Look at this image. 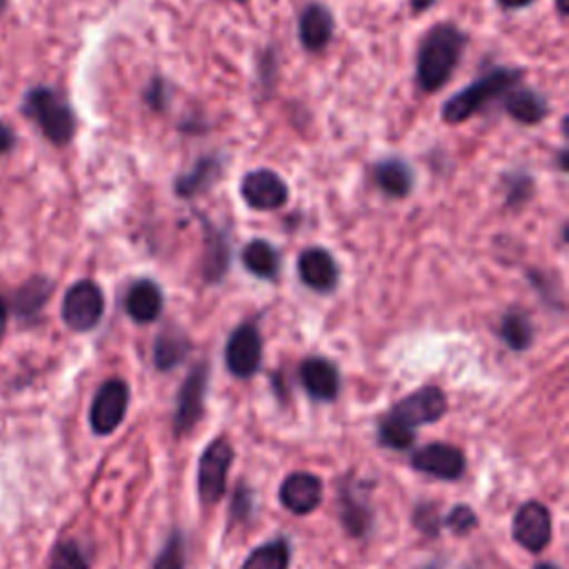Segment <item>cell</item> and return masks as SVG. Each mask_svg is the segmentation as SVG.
<instances>
[{
    "mask_svg": "<svg viewBox=\"0 0 569 569\" xmlns=\"http://www.w3.org/2000/svg\"><path fill=\"white\" fill-rule=\"evenodd\" d=\"M467 44V33L453 22L433 24L420 40L416 78L422 91L436 93L456 71Z\"/></svg>",
    "mask_w": 569,
    "mask_h": 569,
    "instance_id": "obj_1",
    "label": "cell"
},
{
    "mask_svg": "<svg viewBox=\"0 0 569 569\" xmlns=\"http://www.w3.org/2000/svg\"><path fill=\"white\" fill-rule=\"evenodd\" d=\"M522 71L513 67H496L478 76L471 84L456 91L440 109V116L447 124H460L469 120L476 111L487 107L491 100L502 98L520 80Z\"/></svg>",
    "mask_w": 569,
    "mask_h": 569,
    "instance_id": "obj_2",
    "label": "cell"
},
{
    "mask_svg": "<svg viewBox=\"0 0 569 569\" xmlns=\"http://www.w3.org/2000/svg\"><path fill=\"white\" fill-rule=\"evenodd\" d=\"M20 109H22L24 118H29L31 122L38 124V129L51 144L62 147V144L71 142L78 120H76L71 104L56 89L44 87V84L31 87L24 93Z\"/></svg>",
    "mask_w": 569,
    "mask_h": 569,
    "instance_id": "obj_3",
    "label": "cell"
},
{
    "mask_svg": "<svg viewBox=\"0 0 569 569\" xmlns=\"http://www.w3.org/2000/svg\"><path fill=\"white\" fill-rule=\"evenodd\" d=\"M62 320L71 331H91L104 313V293L93 280L73 282L62 298Z\"/></svg>",
    "mask_w": 569,
    "mask_h": 569,
    "instance_id": "obj_4",
    "label": "cell"
},
{
    "mask_svg": "<svg viewBox=\"0 0 569 569\" xmlns=\"http://www.w3.org/2000/svg\"><path fill=\"white\" fill-rule=\"evenodd\" d=\"M233 460V449L224 438L207 445L198 462V493L204 505H216L227 489V471Z\"/></svg>",
    "mask_w": 569,
    "mask_h": 569,
    "instance_id": "obj_5",
    "label": "cell"
},
{
    "mask_svg": "<svg viewBox=\"0 0 569 569\" xmlns=\"http://www.w3.org/2000/svg\"><path fill=\"white\" fill-rule=\"evenodd\" d=\"M207 382H209V365L198 362L189 371V376L184 378V382L178 391V402H176V413H173L176 436L189 433L196 427V422L202 418Z\"/></svg>",
    "mask_w": 569,
    "mask_h": 569,
    "instance_id": "obj_6",
    "label": "cell"
},
{
    "mask_svg": "<svg viewBox=\"0 0 569 569\" xmlns=\"http://www.w3.org/2000/svg\"><path fill=\"white\" fill-rule=\"evenodd\" d=\"M129 405V387L120 378H111L100 385V389L93 396L91 409H89V422L91 429L98 436H107L116 431V427L122 422Z\"/></svg>",
    "mask_w": 569,
    "mask_h": 569,
    "instance_id": "obj_7",
    "label": "cell"
},
{
    "mask_svg": "<svg viewBox=\"0 0 569 569\" xmlns=\"http://www.w3.org/2000/svg\"><path fill=\"white\" fill-rule=\"evenodd\" d=\"M262 360V338L253 322H242L231 331L224 345V365L236 378H249Z\"/></svg>",
    "mask_w": 569,
    "mask_h": 569,
    "instance_id": "obj_8",
    "label": "cell"
},
{
    "mask_svg": "<svg viewBox=\"0 0 569 569\" xmlns=\"http://www.w3.org/2000/svg\"><path fill=\"white\" fill-rule=\"evenodd\" d=\"M240 196L256 211H273L289 200V189L276 171L253 169L242 176Z\"/></svg>",
    "mask_w": 569,
    "mask_h": 569,
    "instance_id": "obj_9",
    "label": "cell"
},
{
    "mask_svg": "<svg viewBox=\"0 0 569 569\" xmlns=\"http://www.w3.org/2000/svg\"><path fill=\"white\" fill-rule=\"evenodd\" d=\"M447 411V398L438 387H422L402 400H398L389 409V418L398 420L400 425L409 427L416 431L418 425L422 422H433Z\"/></svg>",
    "mask_w": 569,
    "mask_h": 569,
    "instance_id": "obj_10",
    "label": "cell"
},
{
    "mask_svg": "<svg viewBox=\"0 0 569 569\" xmlns=\"http://www.w3.org/2000/svg\"><path fill=\"white\" fill-rule=\"evenodd\" d=\"M513 540L527 551H542L551 540V516L542 502L529 500L518 507L511 522Z\"/></svg>",
    "mask_w": 569,
    "mask_h": 569,
    "instance_id": "obj_11",
    "label": "cell"
},
{
    "mask_svg": "<svg viewBox=\"0 0 569 569\" xmlns=\"http://www.w3.org/2000/svg\"><path fill=\"white\" fill-rule=\"evenodd\" d=\"M411 467L416 471L442 478V480H458L465 471V456L458 447L447 442H431L420 447L411 456Z\"/></svg>",
    "mask_w": 569,
    "mask_h": 569,
    "instance_id": "obj_12",
    "label": "cell"
},
{
    "mask_svg": "<svg viewBox=\"0 0 569 569\" xmlns=\"http://www.w3.org/2000/svg\"><path fill=\"white\" fill-rule=\"evenodd\" d=\"M298 278L305 287L329 293L338 287V264L336 258L322 247H309L298 256Z\"/></svg>",
    "mask_w": 569,
    "mask_h": 569,
    "instance_id": "obj_13",
    "label": "cell"
},
{
    "mask_svg": "<svg viewBox=\"0 0 569 569\" xmlns=\"http://www.w3.org/2000/svg\"><path fill=\"white\" fill-rule=\"evenodd\" d=\"M322 500V480L307 471L289 473L280 485V502L291 513H311Z\"/></svg>",
    "mask_w": 569,
    "mask_h": 569,
    "instance_id": "obj_14",
    "label": "cell"
},
{
    "mask_svg": "<svg viewBox=\"0 0 569 569\" xmlns=\"http://www.w3.org/2000/svg\"><path fill=\"white\" fill-rule=\"evenodd\" d=\"M333 38V16L320 2H309L298 16V40L307 51H322Z\"/></svg>",
    "mask_w": 569,
    "mask_h": 569,
    "instance_id": "obj_15",
    "label": "cell"
},
{
    "mask_svg": "<svg viewBox=\"0 0 569 569\" xmlns=\"http://www.w3.org/2000/svg\"><path fill=\"white\" fill-rule=\"evenodd\" d=\"M300 382L316 400H333L340 391V376L331 360L311 356L300 365Z\"/></svg>",
    "mask_w": 569,
    "mask_h": 569,
    "instance_id": "obj_16",
    "label": "cell"
},
{
    "mask_svg": "<svg viewBox=\"0 0 569 569\" xmlns=\"http://www.w3.org/2000/svg\"><path fill=\"white\" fill-rule=\"evenodd\" d=\"M53 289H56V282H53L49 276L36 273V276L27 278V280L13 291V296H11V307H9V309H11L20 320H27V322H29V320H36V318L42 313L44 305L49 302Z\"/></svg>",
    "mask_w": 569,
    "mask_h": 569,
    "instance_id": "obj_17",
    "label": "cell"
},
{
    "mask_svg": "<svg viewBox=\"0 0 569 569\" xmlns=\"http://www.w3.org/2000/svg\"><path fill=\"white\" fill-rule=\"evenodd\" d=\"M124 311L133 322H140V325L153 322L162 311L160 287L149 278L136 280L124 296Z\"/></svg>",
    "mask_w": 569,
    "mask_h": 569,
    "instance_id": "obj_18",
    "label": "cell"
},
{
    "mask_svg": "<svg viewBox=\"0 0 569 569\" xmlns=\"http://www.w3.org/2000/svg\"><path fill=\"white\" fill-rule=\"evenodd\" d=\"M373 180L378 189L389 198H405L411 193L413 187V171L411 167L396 156L378 160L373 164Z\"/></svg>",
    "mask_w": 569,
    "mask_h": 569,
    "instance_id": "obj_19",
    "label": "cell"
},
{
    "mask_svg": "<svg viewBox=\"0 0 569 569\" xmlns=\"http://www.w3.org/2000/svg\"><path fill=\"white\" fill-rule=\"evenodd\" d=\"M502 107L505 111L509 113V118H513L516 122L520 124H538L547 118L549 113V104L547 100L533 91V89H509L505 93V100H502Z\"/></svg>",
    "mask_w": 569,
    "mask_h": 569,
    "instance_id": "obj_20",
    "label": "cell"
},
{
    "mask_svg": "<svg viewBox=\"0 0 569 569\" xmlns=\"http://www.w3.org/2000/svg\"><path fill=\"white\" fill-rule=\"evenodd\" d=\"M229 262H231V249H229L227 236L204 220V262H202L204 280L220 282L229 269Z\"/></svg>",
    "mask_w": 569,
    "mask_h": 569,
    "instance_id": "obj_21",
    "label": "cell"
},
{
    "mask_svg": "<svg viewBox=\"0 0 569 569\" xmlns=\"http://www.w3.org/2000/svg\"><path fill=\"white\" fill-rule=\"evenodd\" d=\"M220 173H222L220 158L204 156L193 164L191 171L176 178L173 189L180 198H193V196H200L202 191H207L209 187H213V182L220 178Z\"/></svg>",
    "mask_w": 569,
    "mask_h": 569,
    "instance_id": "obj_22",
    "label": "cell"
},
{
    "mask_svg": "<svg viewBox=\"0 0 569 569\" xmlns=\"http://www.w3.org/2000/svg\"><path fill=\"white\" fill-rule=\"evenodd\" d=\"M240 260L247 271H251L256 278L262 280H276L280 273V256L276 247L262 238H256L242 247Z\"/></svg>",
    "mask_w": 569,
    "mask_h": 569,
    "instance_id": "obj_23",
    "label": "cell"
},
{
    "mask_svg": "<svg viewBox=\"0 0 569 569\" xmlns=\"http://www.w3.org/2000/svg\"><path fill=\"white\" fill-rule=\"evenodd\" d=\"M191 342L187 340V336L178 329H164L162 333H158L156 342H153V365L160 371H169L176 365H180L184 360V356L189 353Z\"/></svg>",
    "mask_w": 569,
    "mask_h": 569,
    "instance_id": "obj_24",
    "label": "cell"
},
{
    "mask_svg": "<svg viewBox=\"0 0 569 569\" xmlns=\"http://www.w3.org/2000/svg\"><path fill=\"white\" fill-rule=\"evenodd\" d=\"M340 518H342L345 529L351 536H365V531L369 529L371 511L360 500V496L356 493V487L353 489L342 487V493H340Z\"/></svg>",
    "mask_w": 569,
    "mask_h": 569,
    "instance_id": "obj_25",
    "label": "cell"
},
{
    "mask_svg": "<svg viewBox=\"0 0 569 569\" xmlns=\"http://www.w3.org/2000/svg\"><path fill=\"white\" fill-rule=\"evenodd\" d=\"M498 333L502 338V342L513 349V351H525L529 349V345L533 342V327L531 320L527 318V313L522 311H509L502 316Z\"/></svg>",
    "mask_w": 569,
    "mask_h": 569,
    "instance_id": "obj_26",
    "label": "cell"
},
{
    "mask_svg": "<svg viewBox=\"0 0 569 569\" xmlns=\"http://www.w3.org/2000/svg\"><path fill=\"white\" fill-rule=\"evenodd\" d=\"M287 567H289V542L284 538H276L256 547L242 565V569H287Z\"/></svg>",
    "mask_w": 569,
    "mask_h": 569,
    "instance_id": "obj_27",
    "label": "cell"
},
{
    "mask_svg": "<svg viewBox=\"0 0 569 569\" xmlns=\"http://www.w3.org/2000/svg\"><path fill=\"white\" fill-rule=\"evenodd\" d=\"M378 440H380L385 447H391V449L402 451V449H409V447L413 445L416 431L409 429V427H405V425H400L398 420L385 416V418L380 420V427H378Z\"/></svg>",
    "mask_w": 569,
    "mask_h": 569,
    "instance_id": "obj_28",
    "label": "cell"
},
{
    "mask_svg": "<svg viewBox=\"0 0 569 569\" xmlns=\"http://www.w3.org/2000/svg\"><path fill=\"white\" fill-rule=\"evenodd\" d=\"M184 560H187V553H184L182 533L173 531L171 538L164 542L162 551L158 553L153 569H184Z\"/></svg>",
    "mask_w": 569,
    "mask_h": 569,
    "instance_id": "obj_29",
    "label": "cell"
},
{
    "mask_svg": "<svg viewBox=\"0 0 569 569\" xmlns=\"http://www.w3.org/2000/svg\"><path fill=\"white\" fill-rule=\"evenodd\" d=\"M49 569H89V562H87L82 549L76 542L67 540L53 549Z\"/></svg>",
    "mask_w": 569,
    "mask_h": 569,
    "instance_id": "obj_30",
    "label": "cell"
},
{
    "mask_svg": "<svg viewBox=\"0 0 569 569\" xmlns=\"http://www.w3.org/2000/svg\"><path fill=\"white\" fill-rule=\"evenodd\" d=\"M442 522H445V527H447L449 531H453L456 536H467L471 529H476L478 518H476V513H473L471 507L458 505V507H453V509L445 516Z\"/></svg>",
    "mask_w": 569,
    "mask_h": 569,
    "instance_id": "obj_31",
    "label": "cell"
},
{
    "mask_svg": "<svg viewBox=\"0 0 569 569\" xmlns=\"http://www.w3.org/2000/svg\"><path fill=\"white\" fill-rule=\"evenodd\" d=\"M531 191H533V180L527 173H513L507 187V204L518 207L527 202L531 198Z\"/></svg>",
    "mask_w": 569,
    "mask_h": 569,
    "instance_id": "obj_32",
    "label": "cell"
},
{
    "mask_svg": "<svg viewBox=\"0 0 569 569\" xmlns=\"http://www.w3.org/2000/svg\"><path fill=\"white\" fill-rule=\"evenodd\" d=\"M413 522H416V527H418L425 536H436L442 520H440V513H438L436 505L425 502V505H420V507L416 509Z\"/></svg>",
    "mask_w": 569,
    "mask_h": 569,
    "instance_id": "obj_33",
    "label": "cell"
},
{
    "mask_svg": "<svg viewBox=\"0 0 569 569\" xmlns=\"http://www.w3.org/2000/svg\"><path fill=\"white\" fill-rule=\"evenodd\" d=\"M167 84L162 78H153V82L144 89V102L153 109V111H162L167 107Z\"/></svg>",
    "mask_w": 569,
    "mask_h": 569,
    "instance_id": "obj_34",
    "label": "cell"
},
{
    "mask_svg": "<svg viewBox=\"0 0 569 569\" xmlns=\"http://www.w3.org/2000/svg\"><path fill=\"white\" fill-rule=\"evenodd\" d=\"M16 144V133L13 129L0 120V156H4L7 151H11Z\"/></svg>",
    "mask_w": 569,
    "mask_h": 569,
    "instance_id": "obj_35",
    "label": "cell"
},
{
    "mask_svg": "<svg viewBox=\"0 0 569 569\" xmlns=\"http://www.w3.org/2000/svg\"><path fill=\"white\" fill-rule=\"evenodd\" d=\"M7 320H9V305H7V300L0 296V342H2L4 331H7Z\"/></svg>",
    "mask_w": 569,
    "mask_h": 569,
    "instance_id": "obj_36",
    "label": "cell"
},
{
    "mask_svg": "<svg viewBox=\"0 0 569 569\" xmlns=\"http://www.w3.org/2000/svg\"><path fill=\"white\" fill-rule=\"evenodd\" d=\"M533 0H498V4L502 7V9H522V7H527V4H531Z\"/></svg>",
    "mask_w": 569,
    "mask_h": 569,
    "instance_id": "obj_37",
    "label": "cell"
},
{
    "mask_svg": "<svg viewBox=\"0 0 569 569\" xmlns=\"http://www.w3.org/2000/svg\"><path fill=\"white\" fill-rule=\"evenodd\" d=\"M438 0H411V9H413V13H420V11H425V9H429L431 4H436Z\"/></svg>",
    "mask_w": 569,
    "mask_h": 569,
    "instance_id": "obj_38",
    "label": "cell"
},
{
    "mask_svg": "<svg viewBox=\"0 0 569 569\" xmlns=\"http://www.w3.org/2000/svg\"><path fill=\"white\" fill-rule=\"evenodd\" d=\"M556 7H558V13H560V16H565V13H567V9H569L567 0H556Z\"/></svg>",
    "mask_w": 569,
    "mask_h": 569,
    "instance_id": "obj_39",
    "label": "cell"
},
{
    "mask_svg": "<svg viewBox=\"0 0 569 569\" xmlns=\"http://www.w3.org/2000/svg\"><path fill=\"white\" fill-rule=\"evenodd\" d=\"M536 569H558L556 565H549V562H540Z\"/></svg>",
    "mask_w": 569,
    "mask_h": 569,
    "instance_id": "obj_40",
    "label": "cell"
},
{
    "mask_svg": "<svg viewBox=\"0 0 569 569\" xmlns=\"http://www.w3.org/2000/svg\"><path fill=\"white\" fill-rule=\"evenodd\" d=\"M7 4H9V0H0V13L7 9Z\"/></svg>",
    "mask_w": 569,
    "mask_h": 569,
    "instance_id": "obj_41",
    "label": "cell"
},
{
    "mask_svg": "<svg viewBox=\"0 0 569 569\" xmlns=\"http://www.w3.org/2000/svg\"><path fill=\"white\" fill-rule=\"evenodd\" d=\"M425 569H438V567H436V565H431V567H425Z\"/></svg>",
    "mask_w": 569,
    "mask_h": 569,
    "instance_id": "obj_42",
    "label": "cell"
},
{
    "mask_svg": "<svg viewBox=\"0 0 569 569\" xmlns=\"http://www.w3.org/2000/svg\"><path fill=\"white\" fill-rule=\"evenodd\" d=\"M236 2H240V4H244V2H247V0H236Z\"/></svg>",
    "mask_w": 569,
    "mask_h": 569,
    "instance_id": "obj_43",
    "label": "cell"
}]
</instances>
